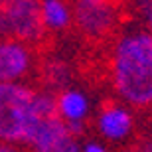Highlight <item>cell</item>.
Instances as JSON below:
<instances>
[{
  "label": "cell",
  "mask_w": 152,
  "mask_h": 152,
  "mask_svg": "<svg viewBox=\"0 0 152 152\" xmlns=\"http://www.w3.org/2000/svg\"><path fill=\"white\" fill-rule=\"evenodd\" d=\"M107 75L117 101L132 111L152 109V36L142 26H126L111 39Z\"/></svg>",
  "instance_id": "6da1fadb"
},
{
  "label": "cell",
  "mask_w": 152,
  "mask_h": 152,
  "mask_svg": "<svg viewBox=\"0 0 152 152\" xmlns=\"http://www.w3.org/2000/svg\"><path fill=\"white\" fill-rule=\"evenodd\" d=\"M53 115L56 93L34 89L30 83L0 85V142L28 146L36 126Z\"/></svg>",
  "instance_id": "7a4b0ae2"
},
{
  "label": "cell",
  "mask_w": 152,
  "mask_h": 152,
  "mask_svg": "<svg viewBox=\"0 0 152 152\" xmlns=\"http://www.w3.org/2000/svg\"><path fill=\"white\" fill-rule=\"evenodd\" d=\"M73 28L87 42L113 39L121 30V0H71Z\"/></svg>",
  "instance_id": "3957f363"
},
{
  "label": "cell",
  "mask_w": 152,
  "mask_h": 152,
  "mask_svg": "<svg viewBox=\"0 0 152 152\" xmlns=\"http://www.w3.org/2000/svg\"><path fill=\"white\" fill-rule=\"evenodd\" d=\"M0 38L38 45L45 32L39 18V0H0Z\"/></svg>",
  "instance_id": "277c9868"
},
{
  "label": "cell",
  "mask_w": 152,
  "mask_h": 152,
  "mask_svg": "<svg viewBox=\"0 0 152 152\" xmlns=\"http://www.w3.org/2000/svg\"><path fill=\"white\" fill-rule=\"evenodd\" d=\"M38 65V51L34 45L20 39L0 38V85L26 83Z\"/></svg>",
  "instance_id": "5b68a950"
},
{
  "label": "cell",
  "mask_w": 152,
  "mask_h": 152,
  "mask_svg": "<svg viewBox=\"0 0 152 152\" xmlns=\"http://www.w3.org/2000/svg\"><path fill=\"white\" fill-rule=\"evenodd\" d=\"M134 111L121 101H105L95 115V130L103 140L118 144L134 134Z\"/></svg>",
  "instance_id": "8992f818"
},
{
  "label": "cell",
  "mask_w": 152,
  "mask_h": 152,
  "mask_svg": "<svg viewBox=\"0 0 152 152\" xmlns=\"http://www.w3.org/2000/svg\"><path fill=\"white\" fill-rule=\"evenodd\" d=\"M28 148L32 152H81V142L67 129V124L53 115L36 126Z\"/></svg>",
  "instance_id": "52a82bcc"
},
{
  "label": "cell",
  "mask_w": 152,
  "mask_h": 152,
  "mask_svg": "<svg viewBox=\"0 0 152 152\" xmlns=\"http://www.w3.org/2000/svg\"><path fill=\"white\" fill-rule=\"evenodd\" d=\"M56 111L57 117L79 138L85 132L87 121L91 117V99L83 89L67 87V89L56 93Z\"/></svg>",
  "instance_id": "ba28073f"
},
{
  "label": "cell",
  "mask_w": 152,
  "mask_h": 152,
  "mask_svg": "<svg viewBox=\"0 0 152 152\" xmlns=\"http://www.w3.org/2000/svg\"><path fill=\"white\" fill-rule=\"evenodd\" d=\"M39 18L45 36H59L73 28L71 0H39Z\"/></svg>",
  "instance_id": "9c48e42d"
},
{
  "label": "cell",
  "mask_w": 152,
  "mask_h": 152,
  "mask_svg": "<svg viewBox=\"0 0 152 152\" xmlns=\"http://www.w3.org/2000/svg\"><path fill=\"white\" fill-rule=\"evenodd\" d=\"M71 67H69L67 61L63 59H51V61H45L42 65V79H44V89L50 91V93H59V91L71 87Z\"/></svg>",
  "instance_id": "30bf717a"
},
{
  "label": "cell",
  "mask_w": 152,
  "mask_h": 152,
  "mask_svg": "<svg viewBox=\"0 0 152 152\" xmlns=\"http://www.w3.org/2000/svg\"><path fill=\"white\" fill-rule=\"evenodd\" d=\"M130 8L140 16L142 28L152 36V0H129Z\"/></svg>",
  "instance_id": "8fae6325"
},
{
  "label": "cell",
  "mask_w": 152,
  "mask_h": 152,
  "mask_svg": "<svg viewBox=\"0 0 152 152\" xmlns=\"http://www.w3.org/2000/svg\"><path fill=\"white\" fill-rule=\"evenodd\" d=\"M81 152H109V148L99 140H87L81 144Z\"/></svg>",
  "instance_id": "7c38bea8"
},
{
  "label": "cell",
  "mask_w": 152,
  "mask_h": 152,
  "mask_svg": "<svg viewBox=\"0 0 152 152\" xmlns=\"http://www.w3.org/2000/svg\"><path fill=\"white\" fill-rule=\"evenodd\" d=\"M0 152H22V146L10 144V142H0Z\"/></svg>",
  "instance_id": "4fadbf2b"
},
{
  "label": "cell",
  "mask_w": 152,
  "mask_h": 152,
  "mask_svg": "<svg viewBox=\"0 0 152 152\" xmlns=\"http://www.w3.org/2000/svg\"><path fill=\"white\" fill-rule=\"evenodd\" d=\"M132 152H140V150H132Z\"/></svg>",
  "instance_id": "5bb4252c"
},
{
  "label": "cell",
  "mask_w": 152,
  "mask_h": 152,
  "mask_svg": "<svg viewBox=\"0 0 152 152\" xmlns=\"http://www.w3.org/2000/svg\"><path fill=\"white\" fill-rule=\"evenodd\" d=\"M148 152H152V148H150V150H148Z\"/></svg>",
  "instance_id": "9a60e30c"
}]
</instances>
